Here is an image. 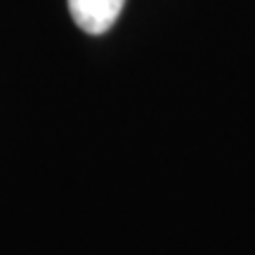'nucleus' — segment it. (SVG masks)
Segmentation results:
<instances>
[{"instance_id":"1","label":"nucleus","mask_w":255,"mask_h":255,"mask_svg":"<svg viewBox=\"0 0 255 255\" xmlns=\"http://www.w3.org/2000/svg\"><path fill=\"white\" fill-rule=\"evenodd\" d=\"M123 5L126 0H69V12L78 28L90 36H102L116 24Z\"/></svg>"}]
</instances>
